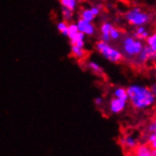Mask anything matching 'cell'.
Wrapping results in <instances>:
<instances>
[{"label": "cell", "mask_w": 156, "mask_h": 156, "mask_svg": "<svg viewBox=\"0 0 156 156\" xmlns=\"http://www.w3.org/2000/svg\"><path fill=\"white\" fill-rule=\"evenodd\" d=\"M77 1H78V2H81V1H82V0H77Z\"/></svg>", "instance_id": "obj_29"}, {"label": "cell", "mask_w": 156, "mask_h": 156, "mask_svg": "<svg viewBox=\"0 0 156 156\" xmlns=\"http://www.w3.org/2000/svg\"><path fill=\"white\" fill-rule=\"evenodd\" d=\"M109 35H110V39H111V40L117 41V40L120 39V37H121V32H120V30H119L118 29H116V27H114L113 29H112V30L110 31Z\"/></svg>", "instance_id": "obj_23"}, {"label": "cell", "mask_w": 156, "mask_h": 156, "mask_svg": "<svg viewBox=\"0 0 156 156\" xmlns=\"http://www.w3.org/2000/svg\"><path fill=\"white\" fill-rule=\"evenodd\" d=\"M150 146L151 147V149H152V150H156V137H155V138L150 143Z\"/></svg>", "instance_id": "obj_27"}, {"label": "cell", "mask_w": 156, "mask_h": 156, "mask_svg": "<svg viewBox=\"0 0 156 156\" xmlns=\"http://www.w3.org/2000/svg\"><path fill=\"white\" fill-rule=\"evenodd\" d=\"M152 156H156V150H152V153H151Z\"/></svg>", "instance_id": "obj_28"}, {"label": "cell", "mask_w": 156, "mask_h": 156, "mask_svg": "<svg viewBox=\"0 0 156 156\" xmlns=\"http://www.w3.org/2000/svg\"><path fill=\"white\" fill-rule=\"evenodd\" d=\"M67 22L66 21H60L58 22L57 24V30H59L60 33H62L63 36H66V37H67Z\"/></svg>", "instance_id": "obj_21"}, {"label": "cell", "mask_w": 156, "mask_h": 156, "mask_svg": "<svg viewBox=\"0 0 156 156\" xmlns=\"http://www.w3.org/2000/svg\"><path fill=\"white\" fill-rule=\"evenodd\" d=\"M147 133H155L156 134V118L152 119V120L147 125L144 134H147Z\"/></svg>", "instance_id": "obj_22"}, {"label": "cell", "mask_w": 156, "mask_h": 156, "mask_svg": "<svg viewBox=\"0 0 156 156\" xmlns=\"http://www.w3.org/2000/svg\"><path fill=\"white\" fill-rule=\"evenodd\" d=\"M133 151V154L136 156H152V149L150 144L147 142L137 144Z\"/></svg>", "instance_id": "obj_9"}, {"label": "cell", "mask_w": 156, "mask_h": 156, "mask_svg": "<svg viewBox=\"0 0 156 156\" xmlns=\"http://www.w3.org/2000/svg\"><path fill=\"white\" fill-rule=\"evenodd\" d=\"M127 102L126 100L117 98H113L109 102V110L110 113L114 115H118L122 113L127 107Z\"/></svg>", "instance_id": "obj_6"}, {"label": "cell", "mask_w": 156, "mask_h": 156, "mask_svg": "<svg viewBox=\"0 0 156 156\" xmlns=\"http://www.w3.org/2000/svg\"><path fill=\"white\" fill-rule=\"evenodd\" d=\"M94 103L96 104V106H101L103 104V99H102V98H100V97L96 98L95 100H94Z\"/></svg>", "instance_id": "obj_25"}, {"label": "cell", "mask_w": 156, "mask_h": 156, "mask_svg": "<svg viewBox=\"0 0 156 156\" xmlns=\"http://www.w3.org/2000/svg\"><path fill=\"white\" fill-rule=\"evenodd\" d=\"M70 41V44L71 45H77L79 48H84L85 45V35L79 31L74 37L69 39Z\"/></svg>", "instance_id": "obj_10"}, {"label": "cell", "mask_w": 156, "mask_h": 156, "mask_svg": "<svg viewBox=\"0 0 156 156\" xmlns=\"http://www.w3.org/2000/svg\"><path fill=\"white\" fill-rule=\"evenodd\" d=\"M80 18L82 20H84L86 22H93L95 19V16L92 14L90 9H83L80 12Z\"/></svg>", "instance_id": "obj_16"}, {"label": "cell", "mask_w": 156, "mask_h": 156, "mask_svg": "<svg viewBox=\"0 0 156 156\" xmlns=\"http://www.w3.org/2000/svg\"><path fill=\"white\" fill-rule=\"evenodd\" d=\"M62 15L63 20L66 22H70L73 19V16H74V12L66 8H62Z\"/></svg>", "instance_id": "obj_19"}, {"label": "cell", "mask_w": 156, "mask_h": 156, "mask_svg": "<svg viewBox=\"0 0 156 156\" xmlns=\"http://www.w3.org/2000/svg\"><path fill=\"white\" fill-rule=\"evenodd\" d=\"M88 68L94 73V74H97V75H101L102 73H103V69L102 67L100 66L98 62H93V61H91L88 62Z\"/></svg>", "instance_id": "obj_17"}, {"label": "cell", "mask_w": 156, "mask_h": 156, "mask_svg": "<svg viewBox=\"0 0 156 156\" xmlns=\"http://www.w3.org/2000/svg\"><path fill=\"white\" fill-rule=\"evenodd\" d=\"M137 63L143 65V63L149 62V61H155L156 62V53L150 49L147 45H144L141 52L137 55V57L134 59Z\"/></svg>", "instance_id": "obj_5"}, {"label": "cell", "mask_w": 156, "mask_h": 156, "mask_svg": "<svg viewBox=\"0 0 156 156\" xmlns=\"http://www.w3.org/2000/svg\"><path fill=\"white\" fill-rule=\"evenodd\" d=\"M128 101L133 109L144 111L151 108L156 103V98L149 87L141 84H132L127 88Z\"/></svg>", "instance_id": "obj_1"}, {"label": "cell", "mask_w": 156, "mask_h": 156, "mask_svg": "<svg viewBox=\"0 0 156 156\" xmlns=\"http://www.w3.org/2000/svg\"><path fill=\"white\" fill-rule=\"evenodd\" d=\"M78 32H79V30H78L77 24H75V23L68 24V26H67V37L69 39L74 37Z\"/></svg>", "instance_id": "obj_18"}, {"label": "cell", "mask_w": 156, "mask_h": 156, "mask_svg": "<svg viewBox=\"0 0 156 156\" xmlns=\"http://www.w3.org/2000/svg\"><path fill=\"white\" fill-rule=\"evenodd\" d=\"M146 45L153 52L156 53V32L150 34L146 38Z\"/></svg>", "instance_id": "obj_13"}, {"label": "cell", "mask_w": 156, "mask_h": 156, "mask_svg": "<svg viewBox=\"0 0 156 156\" xmlns=\"http://www.w3.org/2000/svg\"><path fill=\"white\" fill-rule=\"evenodd\" d=\"M115 98H120L123 100H126L128 101V94H127V89L124 87H116L114 90V93H113Z\"/></svg>", "instance_id": "obj_14"}, {"label": "cell", "mask_w": 156, "mask_h": 156, "mask_svg": "<svg viewBox=\"0 0 156 156\" xmlns=\"http://www.w3.org/2000/svg\"><path fill=\"white\" fill-rule=\"evenodd\" d=\"M143 41L133 36L127 35L122 40V54L128 59L134 60L144 48Z\"/></svg>", "instance_id": "obj_2"}, {"label": "cell", "mask_w": 156, "mask_h": 156, "mask_svg": "<svg viewBox=\"0 0 156 156\" xmlns=\"http://www.w3.org/2000/svg\"><path fill=\"white\" fill-rule=\"evenodd\" d=\"M60 4L62 8L69 9L71 11H76L78 8V1L77 0H59Z\"/></svg>", "instance_id": "obj_15"}, {"label": "cell", "mask_w": 156, "mask_h": 156, "mask_svg": "<svg viewBox=\"0 0 156 156\" xmlns=\"http://www.w3.org/2000/svg\"><path fill=\"white\" fill-rule=\"evenodd\" d=\"M114 27V25L112 23H110V22H104L102 23V25L100 26V34H107L109 35L110 31L112 30V29Z\"/></svg>", "instance_id": "obj_20"}, {"label": "cell", "mask_w": 156, "mask_h": 156, "mask_svg": "<svg viewBox=\"0 0 156 156\" xmlns=\"http://www.w3.org/2000/svg\"><path fill=\"white\" fill-rule=\"evenodd\" d=\"M71 54L72 56L78 59V60H81L85 57V50L84 48H79L77 45H71Z\"/></svg>", "instance_id": "obj_12"}, {"label": "cell", "mask_w": 156, "mask_h": 156, "mask_svg": "<svg viewBox=\"0 0 156 156\" xmlns=\"http://www.w3.org/2000/svg\"><path fill=\"white\" fill-rule=\"evenodd\" d=\"M119 144L122 146V148L126 151H133V149L136 147V145L138 144V141L135 138L134 136L131 134H125L120 137L119 139Z\"/></svg>", "instance_id": "obj_8"}, {"label": "cell", "mask_w": 156, "mask_h": 156, "mask_svg": "<svg viewBox=\"0 0 156 156\" xmlns=\"http://www.w3.org/2000/svg\"><path fill=\"white\" fill-rule=\"evenodd\" d=\"M150 90L151 91V93L153 94V96L156 98V83L151 84V87H150Z\"/></svg>", "instance_id": "obj_26"}, {"label": "cell", "mask_w": 156, "mask_h": 156, "mask_svg": "<svg viewBox=\"0 0 156 156\" xmlns=\"http://www.w3.org/2000/svg\"><path fill=\"white\" fill-rule=\"evenodd\" d=\"M102 10V6L101 5H97V6H93V7H91L90 8V11L92 12V14H93L95 17H97L98 15H99L100 13V11Z\"/></svg>", "instance_id": "obj_24"}, {"label": "cell", "mask_w": 156, "mask_h": 156, "mask_svg": "<svg viewBox=\"0 0 156 156\" xmlns=\"http://www.w3.org/2000/svg\"><path fill=\"white\" fill-rule=\"evenodd\" d=\"M96 49L102 55V56L107 59L109 62L113 63H118L120 62L123 59V54L122 51L118 50L117 48L112 47L109 43L103 42V41H98L96 44Z\"/></svg>", "instance_id": "obj_3"}, {"label": "cell", "mask_w": 156, "mask_h": 156, "mask_svg": "<svg viewBox=\"0 0 156 156\" xmlns=\"http://www.w3.org/2000/svg\"><path fill=\"white\" fill-rule=\"evenodd\" d=\"M150 35L149 31L147 30V29L145 27V26H138L136 27V29L133 34V37L137 38V39H140V40H146V38L148 37Z\"/></svg>", "instance_id": "obj_11"}, {"label": "cell", "mask_w": 156, "mask_h": 156, "mask_svg": "<svg viewBox=\"0 0 156 156\" xmlns=\"http://www.w3.org/2000/svg\"><path fill=\"white\" fill-rule=\"evenodd\" d=\"M76 24L79 31L82 32L85 36H93L96 33V27L91 22H86L80 18Z\"/></svg>", "instance_id": "obj_7"}, {"label": "cell", "mask_w": 156, "mask_h": 156, "mask_svg": "<svg viewBox=\"0 0 156 156\" xmlns=\"http://www.w3.org/2000/svg\"><path fill=\"white\" fill-rule=\"evenodd\" d=\"M127 22L133 27L145 26L151 20V16L148 12L142 11L139 7H134L128 11L125 14Z\"/></svg>", "instance_id": "obj_4"}]
</instances>
